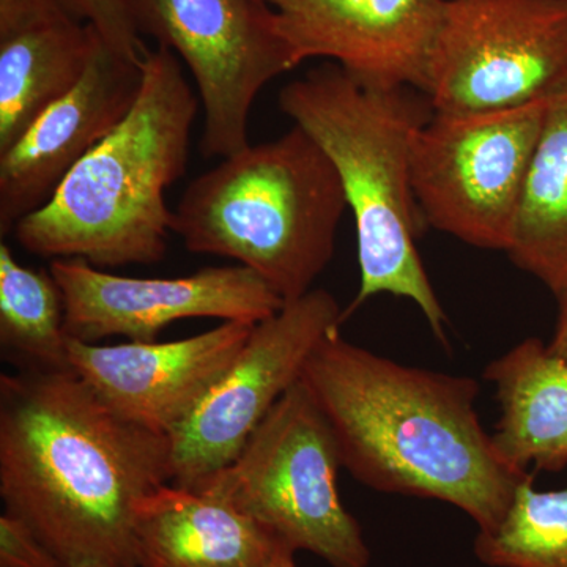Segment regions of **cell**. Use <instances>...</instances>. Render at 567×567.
<instances>
[{
  "label": "cell",
  "instance_id": "6da1fadb",
  "mask_svg": "<svg viewBox=\"0 0 567 567\" xmlns=\"http://www.w3.org/2000/svg\"><path fill=\"white\" fill-rule=\"evenodd\" d=\"M169 483L171 436L118 415L73 369L0 377V498L62 567H140L137 503Z\"/></svg>",
  "mask_w": 567,
  "mask_h": 567
},
{
  "label": "cell",
  "instance_id": "7a4b0ae2",
  "mask_svg": "<svg viewBox=\"0 0 567 567\" xmlns=\"http://www.w3.org/2000/svg\"><path fill=\"white\" fill-rule=\"evenodd\" d=\"M301 382L350 475L382 494L439 499L477 532L503 520L529 472L506 464L476 412L480 382L390 360L328 334Z\"/></svg>",
  "mask_w": 567,
  "mask_h": 567
},
{
  "label": "cell",
  "instance_id": "3957f363",
  "mask_svg": "<svg viewBox=\"0 0 567 567\" xmlns=\"http://www.w3.org/2000/svg\"><path fill=\"white\" fill-rule=\"evenodd\" d=\"M279 107L327 153L353 213L360 289L342 322L369 298L390 293L413 301L450 349V320L416 246L425 224L413 193L412 145L434 115L427 96L412 87H364L323 62L282 87Z\"/></svg>",
  "mask_w": 567,
  "mask_h": 567
},
{
  "label": "cell",
  "instance_id": "277c9868",
  "mask_svg": "<svg viewBox=\"0 0 567 567\" xmlns=\"http://www.w3.org/2000/svg\"><path fill=\"white\" fill-rule=\"evenodd\" d=\"M199 104L175 52L164 44L145 52L132 111L17 224L21 248L102 270L162 262L173 233L166 192L188 167Z\"/></svg>",
  "mask_w": 567,
  "mask_h": 567
},
{
  "label": "cell",
  "instance_id": "5b68a950",
  "mask_svg": "<svg viewBox=\"0 0 567 567\" xmlns=\"http://www.w3.org/2000/svg\"><path fill=\"white\" fill-rule=\"evenodd\" d=\"M347 208L333 163L293 125L194 178L173 210V233L189 252L249 268L286 303L315 289Z\"/></svg>",
  "mask_w": 567,
  "mask_h": 567
},
{
  "label": "cell",
  "instance_id": "8992f818",
  "mask_svg": "<svg viewBox=\"0 0 567 567\" xmlns=\"http://www.w3.org/2000/svg\"><path fill=\"white\" fill-rule=\"evenodd\" d=\"M341 468L330 424L300 380L238 457L193 491L219 496L295 554L311 551L331 567H369L363 528L339 496Z\"/></svg>",
  "mask_w": 567,
  "mask_h": 567
},
{
  "label": "cell",
  "instance_id": "52a82bcc",
  "mask_svg": "<svg viewBox=\"0 0 567 567\" xmlns=\"http://www.w3.org/2000/svg\"><path fill=\"white\" fill-rule=\"evenodd\" d=\"M547 99L509 110L434 112L412 145V185L425 226L507 252L546 118Z\"/></svg>",
  "mask_w": 567,
  "mask_h": 567
},
{
  "label": "cell",
  "instance_id": "ba28073f",
  "mask_svg": "<svg viewBox=\"0 0 567 567\" xmlns=\"http://www.w3.org/2000/svg\"><path fill=\"white\" fill-rule=\"evenodd\" d=\"M567 84V0H446L424 95L434 112L509 110Z\"/></svg>",
  "mask_w": 567,
  "mask_h": 567
},
{
  "label": "cell",
  "instance_id": "9c48e42d",
  "mask_svg": "<svg viewBox=\"0 0 567 567\" xmlns=\"http://www.w3.org/2000/svg\"><path fill=\"white\" fill-rule=\"evenodd\" d=\"M140 32L186 63L204 107L200 152L249 145V115L268 82L297 69L275 10L259 0H130Z\"/></svg>",
  "mask_w": 567,
  "mask_h": 567
},
{
  "label": "cell",
  "instance_id": "30bf717a",
  "mask_svg": "<svg viewBox=\"0 0 567 567\" xmlns=\"http://www.w3.org/2000/svg\"><path fill=\"white\" fill-rule=\"evenodd\" d=\"M342 312L328 290L312 289L254 324L226 374L171 434L174 486H199L238 457L279 399L300 382L317 347L344 323Z\"/></svg>",
  "mask_w": 567,
  "mask_h": 567
},
{
  "label": "cell",
  "instance_id": "8fae6325",
  "mask_svg": "<svg viewBox=\"0 0 567 567\" xmlns=\"http://www.w3.org/2000/svg\"><path fill=\"white\" fill-rule=\"evenodd\" d=\"M50 271L65 305L66 333L91 344L112 336L153 342L164 328L186 319L257 324L284 306L259 275L241 265L178 278H126L82 259H54Z\"/></svg>",
  "mask_w": 567,
  "mask_h": 567
},
{
  "label": "cell",
  "instance_id": "7c38bea8",
  "mask_svg": "<svg viewBox=\"0 0 567 567\" xmlns=\"http://www.w3.org/2000/svg\"><path fill=\"white\" fill-rule=\"evenodd\" d=\"M295 65L333 62L369 89L424 93L446 0H267Z\"/></svg>",
  "mask_w": 567,
  "mask_h": 567
},
{
  "label": "cell",
  "instance_id": "4fadbf2b",
  "mask_svg": "<svg viewBox=\"0 0 567 567\" xmlns=\"http://www.w3.org/2000/svg\"><path fill=\"white\" fill-rule=\"evenodd\" d=\"M252 328L223 322L178 341L117 346L70 338L69 363L118 415L171 436L226 374Z\"/></svg>",
  "mask_w": 567,
  "mask_h": 567
},
{
  "label": "cell",
  "instance_id": "5bb4252c",
  "mask_svg": "<svg viewBox=\"0 0 567 567\" xmlns=\"http://www.w3.org/2000/svg\"><path fill=\"white\" fill-rule=\"evenodd\" d=\"M142 63L123 61L100 37L78 84L0 152V235L39 210L63 178L128 115Z\"/></svg>",
  "mask_w": 567,
  "mask_h": 567
},
{
  "label": "cell",
  "instance_id": "9a60e30c",
  "mask_svg": "<svg viewBox=\"0 0 567 567\" xmlns=\"http://www.w3.org/2000/svg\"><path fill=\"white\" fill-rule=\"evenodd\" d=\"M99 39L66 0H0V152L78 84Z\"/></svg>",
  "mask_w": 567,
  "mask_h": 567
},
{
  "label": "cell",
  "instance_id": "2e32d148",
  "mask_svg": "<svg viewBox=\"0 0 567 567\" xmlns=\"http://www.w3.org/2000/svg\"><path fill=\"white\" fill-rule=\"evenodd\" d=\"M134 537L140 567H274L295 554L219 496L169 484L137 503Z\"/></svg>",
  "mask_w": 567,
  "mask_h": 567
},
{
  "label": "cell",
  "instance_id": "e0dca14e",
  "mask_svg": "<svg viewBox=\"0 0 567 567\" xmlns=\"http://www.w3.org/2000/svg\"><path fill=\"white\" fill-rule=\"evenodd\" d=\"M495 386V450L514 468H567V360L543 339L527 338L484 368Z\"/></svg>",
  "mask_w": 567,
  "mask_h": 567
},
{
  "label": "cell",
  "instance_id": "ac0fdd59",
  "mask_svg": "<svg viewBox=\"0 0 567 567\" xmlns=\"http://www.w3.org/2000/svg\"><path fill=\"white\" fill-rule=\"evenodd\" d=\"M506 254L555 297L567 289V84L548 96Z\"/></svg>",
  "mask_w": 567,
  "mask_h": 567
},
{
  "label": "cell",
  "instance_id": "d6986e66",
  "mask_svg": "<svg viewBox=\"0 0 567 567\" xmlns=\"http://www.w3.org/2000/svg\"><path fill=\"white\" fill-rule=\"evenodd\" d=\"M70 336L65 305L51 271L18 262L0 244V344L20 371H65Z\"/></svg>",
  "mask_w": 567,
  "mask_h": 567
},
{
  "label": "cell",
  "instance_id": "ffe728a7",
  "mask_svg": "<svg viewBox=\"0 0 567 567\" xmlns=\"http://www.w3.org/2000/svg\"><path fill=\"white\" fill-rule=\"evenodd\" d=\"M473 550L488 567H567V488L539 491L529 473L503 520L477 532Z\"/></svg>",
  "mask_w": 567,
  "mask_h": 567
},
{
  "label": "cell",
  "instance_id": "44dd1931",
  "mask_svg": "<svg viewBox=\"0 0 567 567\" xmlns=\"http://www.w3.org/2000/svg\"><path fill=\"white\" fill-rule=\"evenodd\" d=\"M92 25L115 55L133 63L144 61L147 48L134 20L130 0H66Z\"/></svg>",
  "mask_w": 567,
  "mask_h": 567
},
{
  "label": "cell",
  "instance_id": "7402d4cb",
  "mask_svg": "<svg viewBox=\"0 0 567 567\" xmlns=\"http://www.w3.org/2000/svg\"><path fill=\"white\" fill-rule=\"evenodd\" d=\"M0 567H62L24 522L0 516Z\"/></svg>",
  "mask_w": 567,
  "mask_h": 567
},
{
  "label": "cell",
  "instance_id": "603a6c76",
  "mask_svg": "<svg viewBox=\"0 0 567 567\" xmlns=\"http://www.w3.org/2000/svg\"><path fill=\"white\" fill-rule=\"evenodd\" d=\"M557 322H555V330L554 334H551L550 342H547V344L551 352L567 360V289L557 295Z\"/></svg>",
  "mask_w": 567,
  "mask_h": 567
},
{
  "label": "cell",
  "instance_id": "cb8c5ba5",
  "mask_svg": "<svg viewBox=\"0 0 567 567\" xmlns=\"http://www.w3.org/2000/svg\"><path fill=\"white\" fill-rule=\"evenodd\" d=\"M274 567H297V565H295V554L282 555Z\"/></svg>",
  "mask_w": 567,
  "mask_h": 567
},
{
  "label": "cell",
  "instance_id": "d4e9b609",
  "mask_svg": "<svg viewBox=\"0 0 567 567\" xmlns=\"http://www.w3.org/2000/svg\"><path fill=\"white\" fill-rule=\"evenodd\" d=\"M76 567H107V566L95 565V563H89V565H81V566H76Z\"/></svg>",
  "mask_w": 567,
  "mask_h": 567
},
{
  "label": "cell",
  "instance_id": "484cf974",
  "mask_svg": "<svg viewBox=\"0 0 567 567\" xmlns=\"http://www.w3.org/2000/svg\"><path fill=\"white\" fill-rule=\"evenodd\" d=\"M259 2H265V3H267V0H259Z\"/></svg>",
  "mask_w": 567,
  "mask_h": 567
}]
</instances>
